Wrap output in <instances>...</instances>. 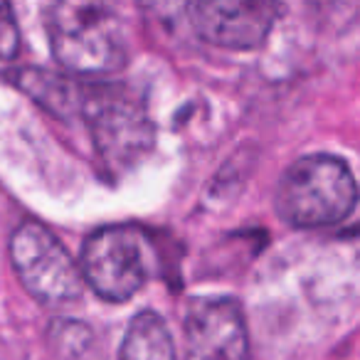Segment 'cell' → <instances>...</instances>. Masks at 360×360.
<instances>
[{"label": "cell", "instance_id": "1", "mask_svg": "<svg viewBox=\"0 0 360 360\" xmlns=\"http://www.w3.org/2000/svg\"><path fill=\"white\" fill-rule=\"evenodd\" d=\"M358 180L338 155L311 153L294 160L276 186L279 217L299 230L338 225L358 205Z\"/></svg>", "mask_w": 360, "mask_h": 360}, {"label": "cell", "instance_id": "2", "mask_svg": "<svg viewBox=\"0 0 360 360\" xmlns=\"http://www.w3.org/2000/svg\"><path fill=\"white\" fill-rule=\"evenodd\" d=\"M55 60L86 77L124 70L129 42L121 18L101 3H55L45 13Z\"/></svg>", "mask_w": 360, "mask_h": 360}, {"label": "cell", "instance_id": "3", "mask_svg": "<svg viewBox=\"0 0 360 360\" xmlns=\"http://www.w3.org/2000/svg\"><path fill=\"white\" fill-rule=\"evenodd\" d=\"M79 116L89 126L91 143L111 170H126L153 148V121L141 99L116 84H84Z\"/></svg>", "mask_w": 360, "mask_h": 360}, {"label": "cell", "instance_id": "4", "mask_svg": "<svg viewBox=\"0 0 360 360\" xmlns=\"http://www.w3.org/2000/svg\"><path fill=\"white\" fill-rule=\"evenodd\" d=\"M11 262L20 284L40 304L62 306L82 296L84 279L79 264L40 222L25 220L18 225L11 237Z\"/></svg>", "mask_w": 360, "mask_h": 360}, {"label": "cell", "instance_id": "5", "mask_svg": "<svg viewBox=\"0 0 360 360\" xmlns=\"http://www.w3.org/2000/svg\"><path fill=\"white\" fill-rule=\"evenodd\" d=\"M82 279L104 301H129L148 279L146 237L134 225H106L82 245Z\"/></svg>", "mask_w": 360, "mask_h": 360}, {"label": "cell", "instance_id": "6", "mask_svg": "<svg viewBox=\"0 0 360 360\" xmlns=\"http://www.w3.org/2000/svg\"><path fill=\"white\" fill-rule=\"evenodd\" d=\"M279 3L269 0H202L191 3V25L205 42L225 50H255L269 37Z\"/></svg>", "mask_w": 360, "mask_h": 360}, {"label": "cell", "instance_id": "7", "mask_svg": "<svg viewBox=\"0 0 360 360\" xmlns=\"http://www.w3.org/2000/svg\"><path fill=\"white\" fill-rule=\"evenodd\" d=\"M188 350L195 360H247L250 335L242 306L232 296H195L183 319Z\"/></svg>", "mask_w": 360, "mask_h": 360}, {"label": "cell", "instance_id": "8", "mask_svg": "<svg viewBox=\"0 0 360 360\" xmlns=\"http://www.w3.org/2000/svg\"><path fill=\"white\" fill-rule=\"evenodd\" d=\"M119 360H178L168 323L155 311H139L121 340Z\"/></svg>", "mask_w": 360, "mask_h": 360}, {"label": "cell", "instance_id": "9", "mask_svg": "<svg viewBox=\"0 0 360 360\" xmlns=\"http://www.w3.org/2000/svg\"><path fill=\"white\" fill-rule=\"evenodd\" d=\"M20 50V27L8 3H0V60H13Z\"/></svg>", "mask_w": 360, "mask_h": 360}]
</instances>
